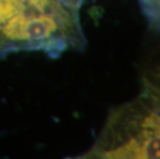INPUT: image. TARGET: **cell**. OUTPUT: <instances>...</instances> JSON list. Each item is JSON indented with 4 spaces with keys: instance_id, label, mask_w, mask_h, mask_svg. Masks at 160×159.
Masks as SVG:
<instances>
[{
    "instance_id": "6da1fadb",
    "label": "cell",
    "mask_w": 160,
    "mask_h": 159,
    "mask_svg": "<svg viewBox=\"0 0 160 159\" xmlns=\"http://www.w3.org/2000/svg\"><path fill=\"white\" fill-rule=\"evenodd\" d=\"M80 7L71 0H0V57L37 51L57 58L82 49Z\"/></svg>"
},
{
    "instance_id": "5b68a950",
    "label": "cell",
    "mask_w": 160,
    "mask_h": 159,
    "mask_svg": "<svg viewBox=\"0 0 160 159\" xmlns=\"http://www.w3.org/2000/svg\"><path fill=\"white\" fill-rule=\"evenodd\" d=\"M71 1H73V2H76V3H78V4H80V5H82V2L84 1V0H71Z\"/></svg>"
},
{
    "instance_id": "7a4b0ae2",
    "label": "cell",
    "mask_w": 160,
    "mask_h": 159,
    "mask_svg": "<svg viewBox=\"0 0 160 159\" xmlns=\"http://www.w3.org/2000/svg\"><path fill=\"white\" fill-rule=\"evenodd\" d=\"M84 157L160 159V103L142 92L116 107Z\"/></svg>"
},
{
    "instance_id": "277c9868",
    "label": "cell",
    "mask_w": 160,
    "mask_h": 159,
    "mask_svg": "<svg viewBox=\"0 0 160 159\" xmlns=\"http://www.w3.org/2000/svg\"><path fill=\"white\" fill-rule=\"evenodd\" d=\"M142 84H144L142 92L148 94L160 103V64L144 77Z\"/></svg>"
},
{
    "instance_id": "3957f363",
    "label": "cell",
    "mask_w": 160,
    "mask_h": 159,
    "mask_svg": "<svg viewBox=\"0 0 160 159\" xmlns=\"http://www.w3.org/2000/svg\"><path fill=\"white\" fill-rule=\"evenodd\" d=\"M151 28L160 32V0H139Z\"/></svg>"
}]
</instances>
